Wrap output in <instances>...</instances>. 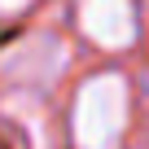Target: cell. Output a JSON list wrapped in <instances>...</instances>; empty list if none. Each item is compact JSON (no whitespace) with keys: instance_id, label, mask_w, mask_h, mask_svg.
<instances>
[{"instance_id":"cell-3","label":"cell","mask_w":149,"mask_h":149,"mask_svg":"<svg viewBox=\"0 0 149 149\" xmlns=\"http://www.w3.org/2000/svg\"><path fill=\"white\" fill-rule=\"evenodd\" d=\"M79 26L101 48H127L136 40V9H132V0H84Z\"/></svg>"},{"instance_id":"cell-2","label":"cell","mask_w":149,"mask_h":149,"mask_svg":"<svg viewBox=\"0 0 149 149\" xmlns=\"http://www.w3.org/2000/svg\"><path fill=\"white\" fill-rule=\"evenodd\" d=\"M66 66V44L53 40V35H31L22 40L18 48L5 53V74L13 84H26V88H44L53 84Z\"/></svg>"},{"instance_id":"cell-1","label":"cell","mask_w":149,"mask_h":149,"mask_svg":"<svg viewBox=\"0 0 149 149\" xmlns=\"http://www.w3.org/2000/svg\"><path fill=\"white\" fill-rule=\"evenodd\" d=\"M127 127V79L97 74L79 88L74 101V140L79 149H114Z\"/></svg>"},{"instance_id":"cell-4","label":"cell","mask_w":149,"mask_h":149,"mask_svg":"<svg viewBox=\"0 0 149 149\" xmlns=\"http://www.w3.org/2000/svg\"><path fill=\"white\" fill-rule=\"evenodd\" d=\"M31 0H0V13H22Z\"/></svg>"}]
</instances>
